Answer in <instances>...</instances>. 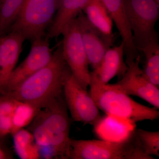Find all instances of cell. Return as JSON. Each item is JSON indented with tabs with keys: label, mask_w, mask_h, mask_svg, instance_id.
Masks as SVG:
<instances>
[{
	"label": "cell",
	"mask_w": 159,
	"mask_h": 159,
	"mask_svg": "<svg viewBox=\"0 0 159 159\" xmlns=\"http://www.w3.org/2000/svg\"><path fill=\"white\" fill-rule=\"evenodd\" d=\"M71 74L63 55L61 43L48 65L6 94L39 111L62 93L65 82Z\"/></svg>",
	"instance_id": "obj_1"
},
{
	"label": "cell",
	"mask_w": 159,
	"mask_h": 159,
	"mask_svg": "<svg viewBox=\"0 0 159 159\" xmlns=\"http://www.w3.org/2000/svg\"><path fill=\"white\" fill-rule=\"evenodd\" d=\"M63 93L38 111L28 129L39 146H51L59 159H67L70 152L71 123Z\"/></svg>",
	"instance_id": "obj_2"
},
{
	"label": "cell",
	"mask_w": 159,
	"mask_h": 159,
	"mask_svg": "<svg viewBox=\"0 0 159 159\" xmlns=\"http://www.w3.org/2000/svg\"><path fill=\"white\" fill-rule=\"evenodd\" d=\"M90 94L99 109L107 115L132 123L157 119V109L136 102L129 95L114 88L111 84H90Z\"/></svg>",
	"instance_id": "obj_3"
},
{
	"label": "cell",
	"mask_w": 159,
	"mask_h": 159,
	"mask_svg": "<svg viewBox=\"0 0 159 159\" xmlns=\"http://www.w3.org/2000/svg\"><path fill=\"white\" fill-rule=\"evenodd\" d=\"M70 159H153L144 152L135 132L120 142L71 139Z\"/></svg>",
	"instance_id": "obj_4"
},
{
	"label": "cell",
	"mask_w": 159,
	"mask_h": 159,
	"mask_svg": "<svg viewBox=\"0 0 159 159\" xmlns=\"http://www.w3.org/2000/svg\"><path fill=\"white\" fill-rule=\"evenodd\" d=\"M59 1L24 0L19 15L9 32L20 33L31 42L45 36L56 14Z\"/></svg>",
	"instance_id": "obj_5"
},
{
	"label": "cell",
	"mask_w": 159,
	"mask_h": 159,
	"mask_svg": "<svg viewBox=\"0 0 159 159\" xmlns=\"http://www.w3.org/2000/svg\"><path fill=\"white\" fill-rule=\"evenodd\" d=\"M123 2L134 44L140 51L158 38L155 26L159 17V5L154 0H123Z\"/></svg>",
	"instance_id": "obj_6"
},
{
	"label": "cell",
	"mask_w": 159,
	"mask_h": 159,
	"mask_svg": "<svg viewBox=\"0 0 159 159\" xmlns=\"http://www.w3.org/2000/svg\"><path fill=\"white\" fill-rule=\"evenodd\" d=\"M61 34L63 55L66 62L75 79L87 89L91 83V72L77 17L66 25Z\"/></svg>",
	"instance_id": "obj_7"
},
{
	"label": "cell",
	"mask_w": 159,
	"mask_h": 159,
	"mask_svg": "<svg viewBox=\"0 0 159 159\" xmlns=\"http://www.w3.org/2000/svg\"><path fill=\"white\" fill-rule=\"evenodd\" d=\"M66 104L74 121L96 126L102 120L99 109L87 89L80 84L72 74L63 87Z\"/></svg>",
	"instance_id": "obj_8"
},
{
	"label": "cell",
	"mask_w": 159,
	"mask_h": 159,
	"mask_svg": "<svg viewBox=\"0 0 159 159\" xmlns=\"http://www.w3.org/2000/svg\"><path fill=\"white\" fill-rule=\"evenodd\" d=\"M49 39L47 35H45L31 41V50L29 55L12 71L4 94L13 91L23 81L51 61L53 52L50 48Z\"/></svg>",
	"instance_id": "obj_9"
},
{
	"label": "cell",
	"mask_w": 159,
	"mask_h": 159,
	"mask_svg": "<svg viewBox=\"0 0 159 159\" xmlns=\"http://www.w3.org/2000/svg\"><path fill=\"white\" fill-rule=\"evenodd\" d=\"M140 59L139 55L136 59L127 63L128 69L121 79L111 85L129 96L142 98L159 109V87L152 84L145 77L140 67Z\"/></svg>",
	"instance_id": "obj_10"
},
{
	"label": "cell",
	"mask_w": 159,
	"mask_h": 159,
	"mask_svg": "<svg viewBox=\"0 0 159 159\" xmlns=\"http://www.w3.org/2000/svg\"><path fill=\"white\" fill-rule=\"evenodd\" d=\"M26 40L20 33L10 31L0 36V94H4L6 84L19 58Z\"/></svg>",
	"instance_id": "obj_11"
},
{
	"label": "cell",
	"mask_w": 159,
	"mask_h": 159,
	"mask_svg": "<svg viewBox=\"0 0 159 159\" xmlns=\"http://www.w3.org/2000/svg\"><path fill=\"white\" fill-rule=\"evenodd\" d=\"M77 20L89 64L95 70L112 46L91 25L82 11L77 15Z\"/></svg>",
	"instance_id": "obj_12"
},
{
	"label": "cell",
	"mask_w": 159,
	"mask_h": 159,
	"mask_svg": "<svg viewBox=\"0 0 159 159\" xmlns=\"http://www.w3.org/2000/svg\"><path fill=\"white\" fill-rule=\"evenodd\" d=\"M124 56L122 42L120 45L108 49L99 66L91 72L90 84L105 85L114 77L122 78L128 69Z\"/></svg>",
	"instance_id": "obj_13"
},
{
	"label": "cell",
	"mask_w": 159,
	"mask_h": 159,
	"mask_svg": "<svg viewBox=\"0 0 159 159\" xmlns=\"http://www.w3.org/2000/svg\"><path fill=\"white\" fill-rule=\"evenodd\" d=\"M113 22H115L124 44L125 63L136 59L139 51L134 45L133 33L126 15L123 0H101Z\"/></svg>",
	"instance_id": "obj_14"
},
{
	"label": "cell",
	"mask_w": 159,
	"mask_h": 159,
	"mask_svg": "<svg viewBox=\"0 0 159 159\" xmlns=\"http://www.w3.org/2000/svg\"><path fill=\"white\" fill-rule=\"evenodd\" d=\"M89 0H60L58 8L47 36L52 39L61 34L66 25L76 18Z\"/></svg>",
	"instance_id": "obj_15"
},
{
	"label": "cell",
	"mask_w": 159,
	"mask_h": 159,
	"mask_svg": "<svg viewBox=\"0 0 159 159\" xmlns=\"http://www.w3.org/2000/svg\"><path fill=\"white\" fill-rule=\"evenodd\" d=\"M82 11L91 25L113 46V21L101 0H89Z\"/></svg>",
	"instance_id": "obj_16"
},
{
	"label": "cell",
	"mask_w": 159,
	"mask_h": 159,
	"mask_svg": "<svg viewBox=\"0 0 159 159\" xmlns=\"http://www.w3.org/2000/svg\"><path fill=\"white\" fill-rule=\"evenodd\" d=\"M145 57L142 69L145 77L152 84L159 86V44L158 38L152 40L140 51Z\"/></svg>",
	"instance_id": "obj_17"
},
{
	"label": "cell",
	"mask_w": 159,
	"mask_h": 159,
	"mask_svg": "<svg viewBox=\"0 0 159 159\" xmlns=\"http://www.w3.org/2000/svg\"><path fill=\"white\" fill-rule=\"evenodd\" d=\"M12 135L15 150L20 158H39L38 145L30 131L23 128Z\"/></svg>",
	"instance_id": "obj_18"
},
{
	"label": "cell",
	"mask_w": 159,
	"mask_h": 159,
	"mask_svg": "<svg viewBox=\"0 0 159 159\" xmlns=\"http://www.w3.org/2000/svg\"><path fill=\"white\" fill-rule=\"evenodd\" d=\"M24 2V0L0 1V36L9 32L19 15Z\"/></svg>",
	"instance_id": "obj_19"
},
{
	"label": "cell",
	"mask_w": 159,
	"mask_h": 159,
	"mask_svg": "<svg viewBox=\"0 0 159 159\" xmlns=\"http://www.w3.org/2000/svg\"><path fill=\"white\" fill-rule=\"evenodd\" d=\"M38 111V110L32 105L18 101L11 116L12 129L11 134L13 135L18 131L29 125Z\"/></svg>",
	"instance_id": "obj_20"
},
{
	"label": "cell",
	"mask_w": 159,
	"mask_h": 159,
	"mask_svg": "<svg viewBox=\"0 0 159 159\" xmlns=\"http://www.w3.org/2000/svg\"><path fill=\"white\" fill-rule=\"evenodd\" d=\"M137 139L145 153L148 156L159 157V132L138 129L135 130Z\"/></svg>",
	"instance_id": "obj_21"
},
{
	"label": "cell",
	"mask_w": 159,
	"mask_h": 159,
	"mask_svg": "<svg viewBox=\"0 0 159 159\" xmlns=\"http://www.w3.org/2000/svg\"><path fill=\"white\" fill-rule=\"evenodd\" d=\"M18 101L7 94L0 96V122L11 119Z\"/></svg>",
	"instance_id": "obj_22"
},
{
	"label": "cell",
	"mask_w": 159,
	"mask_h": 159,
	"mask_svg": "<svg viewBox=\"0 0 159 159\" xmlns=\"http://www.w3.org/2000/svg\"><path fill=\"white\" fill-rule=\"evenodd\" d=\"M11 157L7 152L0 147V159H11Z\"/></svg>",
	"instance_id": "obj_23"
},
{
	"label": "cell",
	"mask_w": 159,
	"mask_h": 159,
	"mask_svg": "<svg viewBox=\"0 0 159 159\" xmlns=\"http://www.w3.org/2000/svg\"><path fill=\"white\" fill-rule=\"evenodd\" d=\"M3 137L2 135V133H1V130H0V139L1 138H2Z\"/></svg>",
	"instance_id": "obj_24"
},
{
	"label": "cell",
	"mask_w": 159,
	"mask_h": 159,
	"mask_svg": "<svg viewBox=\"0 0 159 159\" xmlns=\"http://www.w3.org/2000/svg\"><path fill=\"white\" fill-rule=\"evenodd\" d=\"M158 5H159V0H154Z\"/></svg>",
	"instance_id": "obj_25"
},
{
	"label": "cell",
	"mask_w": 159,
	"mask_h": 159,
	"mask_svg": "<svg viewBox=\"0 0 159 159\" xmlns=\"http://www.w3.org/2000/svg\"><path fill=\"white\" fill-rule=\"evenodd\" d=\"M0 1H1V0H0Z\"/></svg>",
	"instance_id": "obj_26"
}]
</instances>
